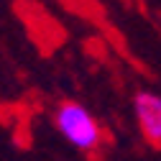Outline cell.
<instances>
[{
    "instance_id": "2",
    "label": "cell",
    "mask_w": 161,
    "mask_h": 161,
    "mask_svg": "<svg viewBox=\"0 0 161 161\" xmlns=\"http://www.w3.org/2000/svg\"><path fill=\"white\" fill-rule=\"evenodd\" d=\"M133 108H136V118L143 136L158 146L161 143V97L143 90L133 97Z\"/></svg>"
},
{
    "instance_id": "1",
    "label": "cell",
    "mask_w": 161,
    "mask_h": 161,
    "mask_svg": "<svg viewBox=\"0 0 161 161\" xmlns=\"http://www.w3.org/2000/svg\"><path fill=\"white\" fill-rule=\"evenodd\" d=\"M54 123L59 128L69 143L79 151H95L103 141V130H100V123L95 120V115L79 103H64L59 105Z\"/></svg>"
}]
</instances>
